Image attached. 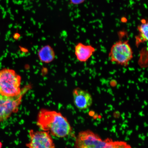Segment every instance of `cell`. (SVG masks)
I'll return each mask as SVG.
<instances>
[{
	"label": "cell",
	"instance_id": "30bf717a",
	"mask_svg": "<svg viewBox=\"0 0 148 148\" xmlns=\"http://www.w3.org/2000/svg\"><path fill=\"white\" fill-rule=\"evenodd\" d=\"M138 36L136 38V43L147 42L148 39V23L147 20L142 19L138 27Z\"/></svg>",
	"mask_w": 148,
	"mask_h": 148
},
{
	"label": "cell",
	"instance_id": "8fae6325",
	"mask_svg": "<svg viewBox=\"0 0 148 148\" xmlns=\"http://www.w3.org/2000/svg\"><path fill=\"white\" fill-rule=\"evenodd\" d=\"M103 148H132L126 142L122 141H113L107 138V142Z\"/></svg>",
	"mask_w": 148,
	"mask_h": 148
},
{
	"label": "cell",
	"instance_id": "8992f818",
	"mask_svg": "<svg viewBox=\"0 0 148 148\" xmlns=\"http://www.w3.org/2000/svg\"><path fill=\"white\" fill-rule=\"evenodd\" d=\"M29 141L26 144L28 148H56L53 139L49 132L31 129L29 131Z\"/></svg>",
	"mask_w": 148,
	"mask_h": 148
},
{
	"label": "cell",
	"instance_id": "7c38bea8",
	"mask_svg": "<svg viewBox=\"0 0 148 148\" xmlns=\"http://www.w3.org/2000/svg\"><path fill=\"white\" fill-rule=\"evenodd\" d=\"M86 1V0H70V1L72 4L77 5L82 4Z\"/></svg>",
	"mask_w": 148,
	"mask_h": 148
},
{
	"label": "cell",
	"instance_id": "9c48e42d",
	"mask_svg": "<svg viewBox=\"0 0 148 148\" xmlns=\"http://www.w3.org/2000/svg\"><path fill=\"white\" fill-rule=\"evenodd\" d=\"M39 58L45 63H49L52 62L55 58V53L52 48L49 45L42 47L38 53Z\"/></svg>",
	"mask_w": 148,
	"mask_h": 148
},
{
	"label": "cell",
	"instance_id": "52a82bcc",
	"mask_svg": "<svg viewBox=\"0 0 148 148\" xmlns=\"http://www.w3.org/2000/svg\"><path fill=\"white\" fill-rule=\"evenodd\" d=\"M74 104L79 110H86L90 108L92 103L91 94L87 90L76 88L73 91Z\"/></svg>",
	"mask_w": 148,
	"mask_h": 148
},
{
	"label": "cell",
	"instance_id": "7a4b0ae2",
	"mask_svg": "<svg viewBox=\"0 0 148 148\" xmlns=\"http://www.w3.org/2000/svg\"><path fill=\"white\" fill-rule=\"evenodd\" d=\"M21 77L14 70L4 68L0 70V94L12 97L21 93Z\"/></svg>",
	"mask_w": 148,
	"mask_h": 148
},
{
	"label": "cell",
	"instance_id": "6da1fadb",
	"mask_svg": "<svg viewBox=\"0 0 148 148\" xmlns=\"http://www.w3.org/2000/svg\"><path fill=\"white\" fill-rule=\"evenodd\" d=\"M36 125L42 131L57 138L66 137L72 131L69 122L60 112L44 108L38 112Z\"/></svg>",
	"mask_w": 148,
	"mask_h": 148
},
{
	"label": "cell",
	"instance_id": "3957f363",
	"mask_svg": "<svg viewBox=\"0 0 148 148\" xmlns=\"http://www.w3.org/2000/svg\"><path fill=\"white\" fill-rule=\"evenodd\" d=\"M134 57V53L128 40H120L111 47L109 58L111 62L123 66L128 65Z\"/></svg>",
	"mask_w": 148,
	"mask_h": 148
},
{
	"label": "cell",
	"instance_id": "277c9868",
	"mask_svg": "<svg viewBox=\"0 0 148 148\" xmlns=\"http://www.w3.org/2000/svg\"><path fill=\"white\" fill-rule=\"evenodd\" d=\"M27 87L23 89L21 93L15 97H7L0 94V122L6 121L13 114L18 112L23 96L29 88L27 89Z\"/></svg>",
	"mask_w": 148,
	"mask_h": 148
},
{
	"label": "cell",
	"instance_id": "4fadbf2b",
	"mask_svg": "<svg viewBox=\"0 0 148 148\" xmlns=\"http://www.w3.org/2000/svg\"><path fill=\"white\" fill-rule=\"evenodd\" d=\"M3 147V144L0 141V148H2Z\"/></svg>",
	"mask_w": 148,
	"mask_h": 148
},
{
	"label": "cell",
	"instance_id": "ba28073f",
	"mask_svg": "<svg viewBox=\"0 0 148 148\" xmlns=\"http://www.w3.org/2000/svg\"><path fill=\"white\" fill-rule=\"evenodd\" d=\"M96 49L91 45L79 42L75 46V54L79 62H86L95 53Z\"/></svg>",
	"mask_w": 148,
	"mask_h": 148
},
{
	"label": "cell",
	"instance_id": "5b68a950",
	"mask_svg": "<svg viewBox=\"0 0 148 148\" xmlns=\"http://www.w3.org/2000/svg\"><path fill=\"white\" fill-rule=\"evenodd\" d=\"M107 139L103 140L99 135L90 130L81 131L75 140V148H103Z\"/></svg>",
	"mask_w": 148,
	"mask_h": 148
}]
</instances>
